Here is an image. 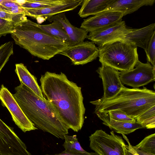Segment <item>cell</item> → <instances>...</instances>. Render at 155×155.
Instances as JSON below:
<instances>
[{
    "label": "cell",
    "instance_id": "19",
    "mask_svg": "<svg viewBox=\"0 0 155 155\" xmlns=\"http://www.w3.org/2000/svg\"><path fill=\"white\" fill-rule=\"evenodd\" d=\"M15 67V71L20 82L22 83L39 97L45 98L36 77L29 72L22 63L16 64Z\"/></svg>",
    "mask_w": 155,
    "mask_h": 155
},
{
    "label": "cell",
    "instance_id": "30",
    "mask_svg": "<svg viewBox=\"0 0 155 155\" xmlns=\"http://www.w3.org/2000/svg\"><path fill=\"white\" fill-rule=\"evenodd\" d=\"M15 25L12 22L0 18V37L12 33Z\"/></svg>",
    "mask_w": 155,
    "mask_h": 155
},
{
    "label": "cell",
    "instance_id": "3",
    "mask_svg": "<svg viewBox=\"0 0 155 155\" xmlns=\"http://www.w3.org/2000/svg\"><path fill=\"white\" fill-rule=\"evenodd\" d=\"M11 34L16 44L32 55L44 60L50 59L68 46L27 18L15 25Z\"/></svg>",
    "mask_w": 155,
    "mask_h": 155
},
{
    "label": "cell",
    "instance_id": "33",
    "mask_svg": "<svg viewBox=\"0 0 155 155\" xmlns=\"http://www.w3.org/2000/svg\"><path fill=\"white\" fill-rule=\"evenodd\" d=\"M133 147L139 155H155V154L137 149L135 148L133 146Z\"/></svg>",
    "mask_w": 155,
    "mask_h": 155
},
{
    "label": "cell",
    "instance_id": "28",
    "mask_svg": "<svg viewBox=\"0 0 155 155\" xmlns=\"http://www.w3.org/2000/svg\"><path fill=\"white\" fill-rule=\"evenodd\" d=\"M104 113L107 114L109 117L114 120L128 122H134L136 121L135 119L120 110H112Z\"/></svg>",
    "mask_w": 155,
    "mask_h": 155
},
{
    "label": "cell",
    "instance_id": "9",
    "mask_svg": "<svg viewBox=\"0 0 155 155\" xmlns=\"http://www.w3.org/2000/svg\"><path fill=\"white\" fill-rule=\"evenodd\" d=\"M0 101L2 105L6 107L9 111L15 124L23 132L38 129L26 116L13 94L3 84L0 88Z\"/></svg>",
    "mask_w": 155,
    "mask_h": 155
},
{
    "label": "cell",
    "instance_id": "23",
    "mask_svg": "<svg viewBox=\"0 0 155 155\" xmlns=\"http://www.w3.org/2000/svg\"><path fill=\"white\" fill-rule=\"evenodd\" d=\"M64 0H27L21 5L25 9H40L59 4Z\"/></svg>",
    "mask_w": 155,
    "mask_h": 155
},
{
    "label": "cell",
    "instance_id": "10",
    "mask_svg": "<svg viewBox=\"0 0 155 155\" xmlns=\"http://www.w3.org/2000/svg\"><path fill=\"white\" fill-rule=\"evenodd\" d=\"M99 51L95 44L87 41L68 46L59 54L69 58L74 65H83L96 59Z\"/></svg>",
    "mask_w": 155,
    "mask_h": 155
},
{
    "label": "cell",
    "instance_id": "27",
    "mask_svg": "<svg viewBox=\"0 0 155 155\" xmlns=\"http://www.w3.org/2000/svg\"><path fill=\"white\" fill-rule=\"evenodd\" d=\"M0 18L12 21L15 25L27 19L24 14H14L0 9Z\"/></svg>",
    "mask_w": 155,
    "mask_h": 155
},
{
    "label": "cell",
    "instance_id": "20",
    "mask_svg": "<svg viewBox=\"0 0 155 155\" xmlns=\"http://www.w3.org/2000/svg\"><path fill=\"white\" fill-rule=\"evenodd\" d=\"M115 0H84L79 12L81 18L95 15L104 11Z\"/></svg>",
    "mask_w": 155,
    "mask_h": 155
},
{
    "label": "cell",
    "instance_id": "7",
    "mask_svg": "<svg viewBox=\"0 0 155 155\" xmlns=\"http://www.w3.org/2000/svg\"><path fill=\"white\" fill-rule=\"evenodd\" d=\"M134 67L130 70L120 72L122 84L138 88L155 81V67L149 62L144 63L139 60Z\"/></svg>",
    "mask_w": 155,
    "mask_h": 155
},
{
    "label": "cell",
    "instance_id": "1",
    "mask_svg": "<svg viewBox=\"0 0 155 155\" xmlns=\"http://www.w3.org/2000/svg\"><path fill=\"white\" fill-rule=\"evenodd\" d=\"M40 81L44 97L55 106L69 129L81 130L85 111L81 87L61 72L47 71Z\"/></svg>",
    "mask_w": 155,
    "mask_h": 155
},
{
    "label": "cell",
    "instance_id": "13",
    "mask_svg": "<svg viewBox=\"0 0 155 155\" xmlns=\"http://www.w3.org/2000/svg\"><path fill=\"white\" fill-rule=\"evenodd\" d=\"M123 17V14L119 12L104 11L84 20L80 28L91 32L120 22Z\"/></svg>",
    "mask_w": 155,
    "mask_h": 155
},
{
    "label": "cell",
    "instance_id": "21",
    "mask_svg": "<svg viewBox=\"0 0 155 155\" xmlns=\"http://www.w3.org/2000/svg\"><path fill=\"white\" fill-rule=\"evenodd\" d=\"M39 26L46 33L65 42L68 46L71 43L68 36L61 24L54 20L51 24L41 25Z\"/></svg>",
    "mask_w": 155,
    "mask_h": 155
},
{
    "label": "cell",
    "instance_id": "5",
    "mask_svg": "<svg viewBox=\"0 0 155 155\" xmlns=\"http://www.w3.org/2000/svg\"><path fill=\"white\" fill-rule=\"evenodd\" d=\"M99 49V61L101 65L117 71L133 69L139 60L137 47L122 40L105 45Z\"/></svg>",
    "mask_w": 155,
    "mask_h": 155
},
{
    "label": "cell",
    "instance_id": "15",
    "mask_svg": "<svg viewBox=\"0 0 155 155\" xmlns=\"http://www.w3.org/2000/svg\"><path fill=\"white\" fill-rule=\"evenodd\" d=\"M155 23L140 28H129L122 41L141 47L146 51L150 38L155 31Z\"/></svg>",
    "mask_w": 155,
    "mask_h": 155
},
{
    "label": "cell",
    "instance_id": "4",
    "mask_svg": "<svg viewBox=\"0 0 155 155\" xmlns=\"http://www.w3.org/2000/svg\"><path fill=\"white\" fill-rule=\"evenodd\" d=\"M90 103L95 105V111L106 113L118 110L135 120L141 114L155 106V92L143 88H129L124 86L115 97L110 99L98 100Z\"/></svg>",
    "mask_w": 155,
    "mask_h": 155
},
{
    "label": "cell",
    "instance_id": "22",
    "mask_svg": "<svg viewBox=\"0 0 155 155\" xmlns=\"http://www.w3.org/2000/svg\"><path fill=\"white\" fill-rule=\"evenodd\" d=\"M65 141L63 145L65 150L64 152L72 154H86L88 152L83 149L78 141L76 135L64 136Z\"/></svg>",
    "mask_w": 155,
    "mask_h": 155
},
{
    "label": "cell",
    "instance_id": "17",
    "mask_svg": "<svg viewBox=\"0 0 155 155\" xmlns=\"http://www.w3.org/2000/svg\"><path fill=\"white\" fill-rule=\"evenodd\" d=\"M94 113L103 121L104 124L108 127L112 131L118 133L128 134L137 129L145 128L136 121L134 122L119 121L111 118L106 113L95 111Z\"/></svg>",
    "mask_w": 155,
    "mask_h": 155
},
{
    "label": "cell",
    "instance_id": "2",
    "mask_svg": "<svg viewBox=\"0 0 155 155\" xmlns=\"http://www.w3.org/2000/svg\"><path fill=\"white\" fill-rule=\"evenodd\" d=\"M20 83L13 95L26 116L37 128L64 139L69 129L55 106Z\"/></svg>",
    "mask_w": 155,
    "mask_h": 155
},
{
    "label": "cell",
    "instance_id": "29",
    "mask_svg": "<svg viewBox=\"0 0 155 155\" xmlns=\"http://www.w3.org/2000/svg\"><path fill=\"white\" fill-rule=\"evenodd\" d=\"M145 52L147 61L150 63L153 66L155 67V31L150 38Z\"/></svg>",
    "mask_w": 155,
    "mask_h": 155
},
{
    "label": "cell",
    "instance_id": "11",
    "mask_svg": "<svg viewBox=\"0 0 155 155\" xmlns=\"http://www.w3.org/2000/svg\"><path fill=\"white\" fill-rule=\"evenodd\" d=\"M128 28L125 21H122L107 27L89 32L87 38L97 45L98 48H100L115 41L121 40Z\"/></svg>",
    "mask_w": 155,
    "mask_h": 155
},
{
    "label": "cell",
    "instance_id": "34",
    "mask_svg": "<svg viewBox=\"0 0 155 155\" xmlns=\"http://www.w3.org/2000/svg\"><path fill=\"white\" fill-rule=\"evenodd\" d=\"M125 154L126 155H133L127 149V146L125 149Z\"/></svg>",
    "mask_w": 155,
    "mask_h": 155
},
{
    "label": "cell",
    "instance_id": "14",
    "mask_svg": "<svg viewBox=\"0 0 155 155\" xmlns=\"http://www.w3.org/2000/svg\"><path fill=\"white\" fill-rule=\"evenodd\" d=\"M83 0H64L62 2L40 9H25V15L38 19L41 18L47 19L57 14L72 10L82 3Z\"/></svg>",
    "mask_w": 155,
    "mask_h": 155
},
{
    "label": "cell",
    "instance_id": "24",
    "mask_svg": "<svg viewBox=\"0 0 155 155\" xmlns=\"http://www.w3.org/2000/svg\"><path fill=\"white\" fill-rule=\"evenodd\" d=\"M136 120L145 128H155V106L152 107L141 114Z\"/></svg>",
    "mask_w": 155,
    "mask_h": 155
},
{
    "label": "cell",
    "instance_id": "26",
    "mask_svg": "<svg viewBox=\"0 0 155 155\" xmlns=\"http://www.w3.org/2000/svg\"><path fill=\"white\" fill-rule=\"evenodd\" d=\"M135 148L155 154V134L145 137Z\"/></svg>",
    "mask_w": 155,
    "mask_h": 155
},
{
    "label": "cell",
    "instance_id": "16",
    "mask_svg": "<svg viewBox=\"0 0 155 155\" xmlns=\"http://www.w3.org/2000/svg\"><path fill=\"white\" fill-rule=\"evenodd\" d=\"M47 19L50 22L57 21L61 24L69 38L70 45L82 42L87 38L88 32L83 28L73 25L67 18L65 12L57 14L48 18Z\"/></svg>",
    "mask_w": 155,
    "mask_h": 155
},
{
    "label": "cell",
    "instance_id": "25",
    "mask_svg": "<svg viewBox=\"0 0 155 155\" xmlns=\"http://www.w3.org/2000/svg\"><path fill=\"white\" fill-rule=\"evenodd\" d=\"M13 43L12 41L7 42L0 46V73L13 53Z\"/></svg>",
    "mask_w": 155,
    "mask_h": 155
},
{
    "label": "cell",
    "instance_id": "6",
    "mask_svg": "<svg viewBox=\"0 0 155 155\" xmlns=\"http://www.w3.org/2000/svg\"><path fill=\"white\" fill-rule=\"evenodd\" d=\"M98 130L89 137L90 147L98 155H126L127 145L121 137L111 131Z\"/></svg>",
    "mask_w": 155,
    "mask_h": 155
},
{
    "label": "cell",
    "instance_id": "18",
    "mask_svg": "<svg viewBox=\"0 0 155 155\" xmlns=\"http://www.w3.org/2000/svg\"><path fill=\"white\" fill-rule=\"evenodd\" d=\"M155 0H115L104 11H116L123 15L132 13L143 6H152Z\"/></svg>",
    "mask_w": 155,
    "mask_h": 155
},
{
    "label": "cell",
    "instance_id": "12",
    "mask_svg": "<svg viewBox=\"0 0 155 155\" xmlns=\"http://www.w3.org/2000/svg\"><path fill=\"white\" fill-rule=\"evenodd\" d=\"M102 80L104 94L98 100L104 101L112 99L120 92L124 86L120 78V72L109 66L101 65L96 71Z\"/></svg>",
    "mask_w": 155,
    "mask_h": 155
},
{
    "label": "cell",
    "instance_id": "32",
    "mask_svg": "<svg viewBox=\"0 0 155 155\" xmlns=\"http://www.w3.org/2000/svg\"><path fill=\"white\" fill-rule=\"evenodd\" d=\"M45 155H98L95 153H90L88 154H72L70 153H68L64 152H62L61 153L58 154H47Z\"/></svg>",
    "mask_w": 155,
    "mask_h": 155
},
{
    "label": "cell",
    "instance_id": "31",
    "mask_svg": "<svg viewBox=\"0 0 155 155\" xmlns=\"http://www.w3.org/2000/svg\"><path fill=\"white\" fill-rule=\"evenodd\" d=\"M123 138L127 142L128 145H127V148L133 155H139L137 151L133 148V146L130 143L129 140L125 134H122Z\"/></svg>",
    "mask_w": 155,
    "mask_h": 155
},
{
    "label": "cell",
    "instance_id": "8",
    "mask_svg": "<svg viewBox=\"0 0 155 155\" xmlns=\"http://www.w3.org/2000/svg\"><path fill=\"white\" fill-rule=\"evenodd\" d=\"M0 155H32L13 128L0 119Z\"/></svg>",
    "mask_w": 155,
    "mask_h": 155
}]
</instances>
